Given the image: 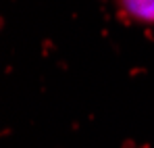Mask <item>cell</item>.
<instances>
[{"mask_svg":"<svg viewBox=\"0 0 154 148\" xmlns=\"http://www.w3.org/2000/svg\"><path fill=\"white\" fill-rule=\"evenodd\" d=\"M121 8L140 23H154V0H119Z\"/></svg>","mask_w":154,"mask_h":148,"instance_id":"cell-1","label":"cell"}]
</instances>
